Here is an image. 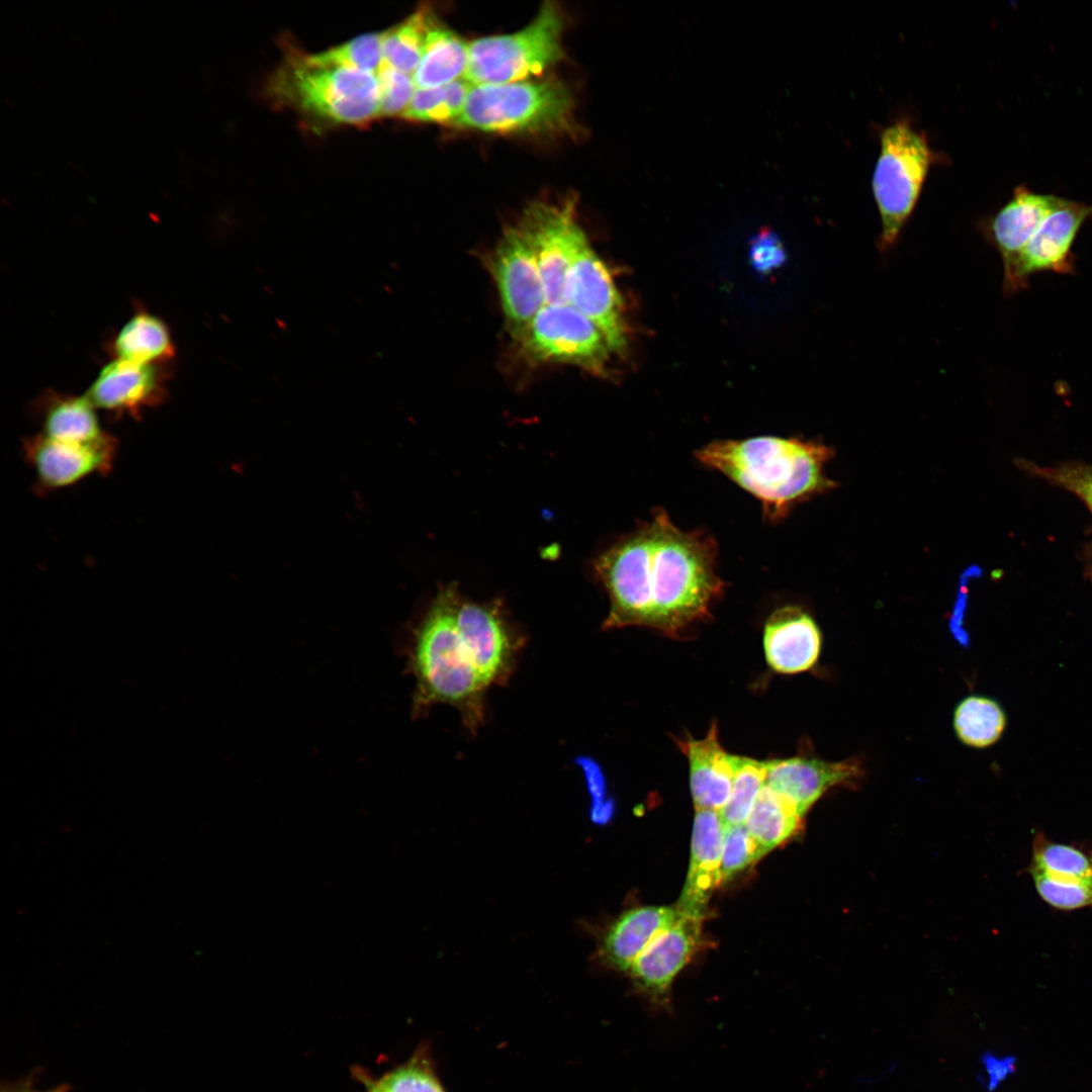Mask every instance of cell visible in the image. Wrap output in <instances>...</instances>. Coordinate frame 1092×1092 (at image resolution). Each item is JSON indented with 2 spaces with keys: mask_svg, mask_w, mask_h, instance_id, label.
I'll return each mask as SVG.
<instances>
[{
  "mask_svg": "<svg viewBox=\"0 0 1092 1092\" xmlns=\"http://www.w3.org/2000/svg\"><path fill=\"white\" fill-rule=\"evenodd\" d=\"M717 543L703 531L677 528L664 510L622 537L594 561L610 599L605 629L651 627L679 638L723 594Z\"/></svg>",
  "mask_w": 1092,
  "mask_h": 1092,
  "instance_id": "1",
  "label": "cell"
},
{
  "mask_svg": "<svg viewBox=\"0 0 1092 1092\" xmlns=\"http://www.w3.org/2000/svg\"><path fill=\"white\" fill-rule=\"evenodd\" d=\"M830 456L824 445L772 436L714 441L696 451L701 463L755 496L769 522L784 519L794 506L831 486L823 474Z\"/></svg>",
  "mask_w": 1092,
  "mask_h": 1092,
  "instance_id": "2",
  "label": "cell"
},
{
  "mask_svg": "<svg viewBox=\"0 0 1092 1092\" xmlns=\"http://www.w3.org/2000/svg\"><path fill=\"white\" fill-rule=\"evenodd\" d=\"M460 593L455 582L441 587L415 630L410 666L416 678L414 714L436 704L455 707L474 733L483 721L486 685L473 666L456 630Z\"/></svg>",
  "mask_w": 1092,
  "mask_h": 1092,
  "instance_id": "3",
  "label": "cell"
},
{
  "mask_svg": "<svg viewBox=\"0 0 1092 1092\" xmlns=\"http://www.w3.org/2000/svg\"><path fill=\"white\" fill-rule=\"evenodd\" d=\"M269 90L281 103L330 122L363 125L379 115L376 75L320 63L298 51L286 56Z\"/></svg>",
  "mask_w": 1092,
  "mask_h": 1092,
  "instance_id": "4",
  "label": "cell"
},
{
  "mask_svg": "<svg viewBox=\"0 0 1092 1092\" xmlns=\"http://www.w3.org/2000/svg\"><path fill=\"white\" fill-rule=\"evenodd\" d=\"M573 98L556 79L471 85L455 125L494 133H558L570 128Z\"/></svg>",
  "mask_w": 1092,
  "mask_h": 1092,
  "instance_id": "5",
  "label": "cell"
},
{
  "mask_svg": "<svg viewBox=\"0 0 1092 1092\" xmlns=\"http://www.w3.org/2000/svg\"><path fill=\"white\" fill-rule=\"evenodd\" d=\"M564 24L558 5L548 1L522 29L474 39L469 42L464 79L485 85L539 78L564 56Z\"/></svg>",
  "mask_w": 1092,
  "mask_h": 1092,
  "instance_id": "6",
  "label": "cell"
},
{
  "mask_svg": "<svg viewBox=\"0 0 1092 1092\" xmlns=\"http://www.w3.org/2000/svg\"><path fill=\"white\" fill-rule=\"evenodd\" d=\"M933 160L925 133L907 119L885 127L873 176L882 232L880 251L892 248L913 211Z\"/></svg>",
  "mask_w": 1092,
  "mask_h": 1092,
  "instance_id": "7",
  "label": "cell"
},
{
  "mask_svg": "<svg viewBox=\"0 0 1092 1092\" xmlns=\"http://www.w3.org/2000/svg\"><path fill=\"white\" fill-rule=\"evenodd\" d=\"M533 360L607 374L612 353L599 328L567 303L546 304L518 341Z\"/></svg>",
  "mask_w": 1092,
  "mask_h": 1092,
  "instance_id": "8",
  "label": "cell"
},
{
  "mask_svg": "<svg viewBox=\"0 0 1092 1092\" xmlns=\"http://www.w3.org/2000/svg\"><path fill=\"white\" fill-rule=\"evenodd\" d=\"M517 223L534 251L546 304L565 303L568 271L587 238L578 223L574 202L535 201L526 207Z\"/></svg>",
  "mask_w": 1092,
  "mask_h": 1092,
  "instance_id": "9",
  "label": "cell"
},
{
  "mask_svg": "<svg viewBox=\"0 0 1092 1092\" xmlns=\"http://www.w3.org/2000/svg\"><path fill=\"white\" fill-rule=\"evenodd\" d=\"M488 266L509 331L519 341L546 299L534 251L517 222L504 231Z\"/></svg>",
  "mask_w": 1092,
  "mask_h": 1092,
  "instance_id": "10",
  "label": "cell"
},
{
  "mask_svg": "<svg viewBox=\"0 0 1092 1092\" xmlns=\"http://www.w3.org/2000/svg\"><path fill=\"white\" fill-rule=\"evenodd\" d=\"M117 450V440L110 434L93 442H66L37 433L25 437L21 443L23 460L34 477L33 490L39 495L73 486L94 475L108 474Z\"/></svg>",
  "mask_w": 1092,
  "mask_h": 1092,
  "instance_id": "11",
  "label": "cell"
},
{
  "mask_svg": "<svg viewBox=\"0 0 1092 1092\" xmlns=\"http://www.w3.org/2000/svg\"><path fill=\"white\" fill-rule=\"evenodd\" d=\"M1092 218V204L1061 197L1021 252L1012 270L1003 276V293L1013 295L1028 287L1029 277L1051 271L1076 273L1073 245L1082 225Z\"/></svg>",
  "mask_w": 1092,
  "mask_h": 1092,
  "instance_id": "12",
  "label": "cell"
},
{
  "mask_svg": "<svg viewBox=\"0 0 1092 1092\" xmlns=\"http://www.w3.org/2000/svg\"><path fill=\"white\" fill-rule=\"evenodd\" d=\"M455 625L482 681L503 685L513 670L522 638L512 628L498 601L475 603L460 597Z\"/></svg>",
  "mask_w": 1092,
  "mask_h": 1092,
  "instance_id": "13",
  "label": "cell"
},
{
  "mask_svg": "<svg viewBox=\"0 0 1092 1092\" xmlns=\"http://www.w3.org/2000/svg\"><path fill=\"white\" fill-rule=\"evenodd\" d=\"M564 302L592 321L605 336L612 353L628 347L623 300L604 261L586 238L567 274Z\"/></svg>",
  "mask_w": 1092,
  "mask_h": 1092,
  "instance_id": "14",
  "label": "cell"
},
{
  "mask_svg": "<svg viewBox=\"0 0 1092 1092\" xmlns=\"http://www.w3.org/2000/svg\"><path fill=\"white\" fill-rule=\"evenodd\" d=\"M703 917L684 914L659 933L628 973L636 988L654 1005H665L668 989L691 961L701 941Z\"/></svg>",
  "mask_w": 1092,
  "mask_h": 1092,
  "instance_id": "15",
  "label": "cell"
},
{
  "mask_svg": "<svg viewBox=\"0 0 1092 1092\" xmlns=\"http://www.w3.org/2000/svg\"><path fill=\"white\" fill-rule=\"evenodd\" d=\"M161 365L114 358L104 365L84 394L100 411L120 418H139L166 397Z\"/></svg>",
  "mask_w": 1092,
  "mask_h": 1092,
  "instance_id": "16",
  "label": "cell"
},
{
  "mask_svg": "<svg viewBox=\"0 0 1092 1092\" xmlns=\"http://www.w3.org/2000/svg\"><path fill=\"white\" fill-rule=\"evenodd\" d=\"M862 767L857 760L829 762L795 756L766 761L765 785L790 800L804 817L831 788L855 785Z\"/></svg>",
  "mask_w": 1092,
  "mask_h": 1092,
  "instance_id": "17",
  "label": "cell"
},
{
  "mask_svg": "<svg viewBox=\"0 0 1092 1092\" xmlns=\"http://www.w3.org/2000/svg\"><path fill=\"white\" fill-rule=\"evenodd\" d=\"M1060 198L1019 185L1011 199L985 221L984 234L1001 256L1003 276L1010 273L1021 252Z\"/></svg>",
  "mask_w": 1092,
  "mask_h": 1092,
  "instance_id": "18",
  "label": "cell"
},
{
  "mask_svg": "<svg viewBox=\"0 0 1092 1092\" xmlns=\"http://www.w3.org/2000/svg\"><path fill=\"white\" fill-rule=\"evenodd\" d=\"M724 830L725 824L718 811L697 810L690 868L677 906L684 914L703 917L712 892L721 885Z\"/></svg>",
  "mask_w": 1092,
  "mask_h": 1092,
  "instance_id": "19",
  "label": "cell"
},
{
  "mask_svg": "<svg viewBox=\"0 0 1092 1092\" xmlns=\"http://www.w3.org/2000/svg\"><path fill=\"white\" fill-rule=\"evenodd\" d=\"M821 633L810 615L798 607L776 610L763 632V647L768 665L781 673L810 669L818 660Z\"/></svg>",
  "mask_w": 1092,
  "mask_h": 1092,
  "instance_id": "20",
  "label": "cell"
},
{
  "mask_svg": "<svg viewBox=\"0 0 1092 1092\" xmlns=\"http://www.w3.org/2000/svg\"><path fill=\"white\" fill-rule=\"evenodd\" d=\"M676 742L689 760L690 787L696 809L720 812L730 797L734 769L732 755L719 743L716 722L711 724L704 738L690 736Z\"/></svg>",
  "mask_w": 1092,
  "mask_h": 1092,
  "instance_id": "21",
  "label": "cell"
},
{
  "mask_svg": "<svg viewBox=\"0 0 1092 1092\" xmlns=\"http://www.w3.org/2000/svg\"><path fill=\"white\" fill-rule=\"evenodd\" d=\"M680 915L678 908L644 906L628 910L608 929L602 954L617 970L628 972L648 944Z\"/></svg>",
  "mask_w": 1092,
  "mask_h": 1092,
  "instance_id": "22",
  "label": "cell"
},
{
  "mask_svg": "<svg viewBox=\"0 0 1092 1092\" xmlns=\"http://www.w3.org/2000/svg\"><path fill=\"white\" fill-rule=\"evenodd\" d=\"M96 411L85 395L48 392L35 403L39 433L66 442H93L109 434L103 430Z\"/></svg>",
  "mask_w": 1092,
  "mask_h": 1092,
  "instance_id": "23",
  "label": "cell"
},
{
  "mask_svg": "<svg viewBox=\"0 0 1092 1092\" xmlns=\"http://www.w3.org/2000/svg\"><path fill=\"white\" fill-rule=\"evenodd\" d=\"M468 47L459 34L431 14L419 65L413 74L417 88H432L464 79Z\"/></svg>",
  "mask_w": 1092,
  "mask_h": 1092,
  "instance_id": "24",
  "label": "cell"
},
{
  "mask_svg": "<svg viewBox=\"0 0 1092 1092\" xmlns=\"http://www.w3.org/2000/svg\"><path fill=\"white\" fill-rule=\"evenodd\" d=\"M114 358L147 365H161L175 354L167 324L148 311L132 314L112 340Z\"/></svg>",
  "mask_w": 1092,
  "mask_h": 1092,
  "instance_id": "25",
  "label": "cell"
},
{
  "mask_svg": "<svg viewBox=\"0 0 1092 1092\" xmlns=\"http://www.w3.org/2000/svg\"><path fill=\"white\" fill-rule=\"evenodd\" d=\"M802 819L790 800L764 785L744 824L764 855L798 833Z\"/></svg>",
  "mask_w": 1092,
  "mask_h": 1092,
  "instance_id": "26",
  "label": "cell"
},
{
  "mask_svg": "<svg viewBox=\"0 0 1092 1092\" xmlns=\"http://www.w3.org/2000/svg\"><path fill=\"white\" fill-rule=\"evenodd\" d=\"M1028 866L1059 880L1092 879V845L1056 842L1036 831Z\"/></svg>",
  "mask_w": 1092,
  "mask_h": 1092,
  "instance_id": "27",
  "label": "cell"
},
{
  "mask_svg": "<svg viewBox=\"0 0 1092 1092\" xmlns=\"http://www.w3.org/2000/svg\"><path fill=\"white\" fill-rule=\"evenodd\" d=\"M953 724L958 737L965 744L981 748L1000 738L1006 725V717L995 701L972 696L957 707Z\"/></svg>",
  "mask_w": 1092,
  "mask_h": 1092,
  "instance_id": "28",
  "label": "cell"
},
{
  "mask_svg": "<svg viewBox=\"0 0 1092 1092\" xmlns=\"http://www.w3.org/2000/svg\"><path fill=\"white\" fill-rule=\"evenodd\" d=\"M471 84L459 79L432 88H416L413 98L401 115L411 121L452 123L459 118Z\"/></svg>",
  "mask_w": 1092,
  "mask_h": 1092,
  "instance_id": "29",
  "label": "cell"
},
{
  "mask_svg": "<svg viewBox=\"0 0 1092 1092\" xmlns=\"http://www.w3.org/2000/svg\"><path fill=\"white\" fill-rule=\"evenodd\" d=\"M431 13L422 8L383 32V62L413 76L422 57Z\"/></svg>",
  "mask_w": 1092,
  "mask_h": 1092,
  "instance_id": "30",
  "label": "cell"
},
{
  "mask_svg": "<svg viewBox=\"0 0 1092 1092\" xmlns=\"http://www.w3.org/2000/svg\"><path fill=\"white\" fill-rule=\"evenodd\" d=\"M734 769L730 797L719 812L725 825L744 824L765 785L766 761L732 755Z\"/></svg>",
  "mask_w": 1092,
  "mask_h": 1092,
  "instance_id": "31",
  "label": "cell"
},
{
  "mask_svg": "<svg viewBox=\"0 0 1092 1092\" xmlns=\"http://www.w3.org/2000/svg\"><path fill=\"white\" fill-rule=\"evenodd\" d=\"M377 1078L387 1092H446L429 1043L420 1044L405 1062Z\"/></svg>",
  "mask_w": 1092,
  "mask_h": 1092,
  "instance_id": "32",
  "label": "cell"
},
{
  "mask_svg": "<svg viewBox=\"0 0 1092 1092\" xmlns=\"http://www.w3.org/2000/svg\"><path fill=\"white\" fill-rule=\"evenodd\" d=\"M382 39L383 32L367 33L310 56L320 63L376 75L383 64Z\"/></svg>",
  "mask_w": 1092,
  "mask_h": 1092,
  "instance_id": "33",
  "label": "cell"
},
{
  "mask_svg": "<svg viewBox=\"0 0 1092 1092\" xmlns=\"http://www.w3.org/2000/svg\"><path fill=\"white\" fill-rule=\"evenodd\" d=\"M1026 871L1032 879L1036 893L1051 907L1062 911L1092 908V879L1058 880L1030 866Z\"/></svg>",
  "mask_w": 1092,
  "mask_h": 1092,
  "instance_id": "34",
  "label": "cell"
},
{
  "mask_svg": "<svg viewBox=\"0 0 1092 1092\" xmlns=\"http://www.w3.org/2000/svg\"><path fill=\"white\" fill-rule=\"evenodd\" d=\"M763 856L745 824L725 825L721 856V884L728 882Z\"/></svg>",
  "mask_w": 1092,
  "mask_h": 1092,
  "instance_id": "35",
  "label": "cell"
},
{
  "mask_svg": "<svg viewBox=\"0 0 1092 1092\" xmlns=\"http://www.w3.org/2000/svg\"><path fill=\"white\" fill-rule=\"evenodd\" d=\"M376 77L379 87V115L401 116L417 88L413 76L383 62Z\"/></svg>",
  "mask_w": 1092,
  "mask_h": 1092,
  "instance_id": "36",
  "label": "cell"
},
{
  "mask_svg": "<svg viewBox=\"0 0 1092 1092\" xmlns=\"http://www.w3.org/2000/svg\"><path fill=\"white\" fill-rule=\"evenodd\" d=\"M748 258L757 273L766 275L783 266L787 255L778 235L768 229H762L749 243Z\"/></svg>",
  "mask_w": 1092,
  "mask_h": 1092,
  "instance_id": "37",
  "label": "cell"
},
{
  "mask_svg": "<svg viewBox=\"0 0 1092 1092\" xmlns=\"http://www.w3.org/2000/svg\"><path fill=\"white\" fill-rule=\"evenodd\" d=\"M1046 476L1080 495L1092 511V468L1053 469Z\"/></svg>",
  "mask_w": 1092,
  "mask_h": 1092,
  "instance_id": "38",
  "label": "cell"
},
{
  "mask_svg": "<svg viewBox=\"0 0 1092 1092\" xmlns=\"http://www.w3.org/2000/svg\"><path fill=\"white\" fill-rule=\"evenodd\" d=\"M986 1070L990 1076L989 1089H995L1014 1069V1058L997 1059L991 1054H985L982 1058Z\"/></svg>",
  "mask_w": 1092,
  "mask_h": 1092,
  "instance_id": "39",
  "label": "cell"
},
{
  "mask_svg": "<svg viewBox=\"0 0 1092 1092\" xmlns=\"http://www.w3.org/2000/svg\"><path fill=\"white\" fill-rule=\"evenodd\" d=\"M352 1077L362 1086L364 1092H387L379 1083L378 1078L365 1068L355 1066L351 1068Z\"/></svg>",
  "mask_w": 1092,
  "mask_h": 1092,
  "instance_id": "40",
  "label": "cell"
}]
</instances>
